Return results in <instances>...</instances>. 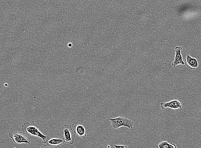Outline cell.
<instances>
[{
    "label": "cell",
    "mask_w": 201,
    "mask_h": 148,
    "mask_svg": "<svg viewBox=\"0 0 201 148\" xmlns=\"http://www.w3.org/2000/svg\"><path fill=\"white\" fill-rule=\"evenodd\" d=\"M22 130L25 133L42 139L43 143L44 144L46 140L49 137V135H44L39 131L38 126L33 121L24 123L22 126Z\"/></svg>",
    "instance_id": "obj_1"
},
{
    "label": "cell",
    "mask_w": 201,
    "mask_h": 148,
    "mask_svg": "<svg viewBox=\"0 0 201 148\" xmlns=\"http://www.w3.org/2000/svg\"><path fill=\"white\" fill-rule=\"evenodd\" d=\"M109 120L110 122L111 128L114 130L118 129L123 126L132 129L134 124L132 120L123 115H120L115 118L109 119Z\"/></svg>",
    "instance_id": "obj_2"
},
{
    "label": "cell",
    "mask_w": 201,
    "mask_h": 148,
    "mask_svg": "<svg viewBox=\"0 0 201 148\" xmlns=\"http://www.w3.org/2000/svg\"><path fill=\"white\" fill-rule=\"evenodd\" d=\"M8 135L13 142L18 144H27L30 146V139L25 132L14 131H10Z\"/></svg>",
    "instance_id": "obj_3"
},
{
    "label": "cell",
    "mask_w": 201,
    "mask_h": 148,
    "mask_svg": "<svg viewBox=\"0 0 201 148\" xmlns=\"http://www.w3.org/2000/svg\"><path fill=\"white\" fill-rule=\"evenodd\" d=\"M62 129L63 132L65 143L70 144H73L75 139L73 134L74 133V130L71 126L68 124H65L62 127Z\"/></svg>",
    "instance_id": "obj_4"
},
{
    "label": "cell",
    "mask_w": 201,
    "mask_h": 148,
    "mask_svg": "<svg viewBox=\"0 0 201 148\" xmlns=\"http://www.w3.org/2000/svg\"><path fill=\"white\" fill-rule=\"evenodd\" d=\"M160 106L162 109L168 108L173 109L180 108L182 110V104L178 100L174 99L167 102H161Z\"/></svg>",
    "instance_id": "obj_5"
},
{
    "label": "cell",
    "mask_w": 201,
    "mask_h": 148,
    "mask_svg": "<svg viewBox=\"0 0 201 148\" xmlns=\"http://www.w3.org/2000/svg\"><path fill=\"white\" fill-rule=\"evenodd\" d=\"M182 48L180 46H177L175 47L174 52L175 53L174 60L171 63L172 66L175 67L179 65H185V62L182 60V57L181 51Z\"/></svg>",
    "instance_id": "obj_6"
},
{
    "label": "cell",
    "mask_w": 201,
    "mask_h": 148,
    "mask_svg": "<svg viewBox=\"0 0 201 148\" xmlns=\"http://www.w3.org/2000/svg\"><path fill=\"white\" fill-rule=\"evenodd\" d=\"M65 143L64 138H51L49 137L46 140L44 145L42 147L47 146L54 147L57 146L61 145Z\"/></svg>",
    "instance_id": "obj_7"
},
{
    "label": "cell",
    "mask_w": 201,
    "mask_h": 148,
    "mask_svg": "<svg viewBox=\"0 0 201 148\" xmlns=\"http://www.w3.org/2000/svg\"><path fill=\"white\" fill-rule=\"evenodd\" d=\"M184 60L185 65L188 68L194 69L198 67V63L197 59L189 55H187Z\"/></svg>",
    "instance_id": "obj_8"
},
{
    "label": "cell",
    "mask_w": 201,
    "mask_h": 148,
    "mask_svg": "<svg viewBox=\"0 0 201 148\" xmlns=\"http://www.w3.org/2000/svg\"><path fill=\"white\" fill-rule=\"evenodd\" d=\"M74 132L78 137L83 139L85 138L87 135L84 127L82 125L75 124L74 127Z\"/></svg>",
    "instance_id": "obj_9"
},
{
    "label": "cell",
    "mask_w": 201,
    "mask_h": 148,
    "mask_svg": "<svg viewBox=\"0 0 201 148\" xmlns=\"http://www.w3.org/2000/svg\"><path fill=\"white\" fill-rule=\"evenodd\" d=\"M158 146L160 148H176V145L172 143H170L168 141H161L158 144Z\"/></svg>",
    "instance_id": "obj_10"
},
{
    "label": "cell",
    "mask_w": 201,
    "mask_h": 148,
    "mask_svg": "<svg viewBox=\"0 0 201 148\" xmlns=\"http://www.w3.org/2000/svg\"><path fill=\"white\" fill-rule=\"evenodd\" d=\"M114 146L115 148H127L128 147L126 145H114Z\"/></svg>",
    "instance_id": "obj_11"
},
{
    "label": "cell",
    "mask_w": 201,
    "mask_h": 148,
    "mask_svg": "<svg viewBox=\"0 0 201 148\" xmlns=\"http://www.w3.org/2000/svg\"><path fill=\"white\" fill-rule=\"evenodd\" d=\"M107 147L108 148H110V145H108Z\"/></svg>",
    "instance_id": "obj_12"
}]
</instances>
